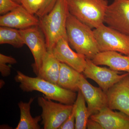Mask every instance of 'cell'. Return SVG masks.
<instances>
[{
    "mask_svg": "<svg viewBox=\"0 0 129 129\" xmlns=\"http://www.w3.org/2000/svg\"><path fill=\"white\" fill-rule=\"evenodd\" d=\"M42 108V124L44 129H59L73 111V104L57 103L44 96L37 99Z\"/></svg>",
    "mask_w": 129,
    "mask_h": 129,
    "instance_id": "cell-5",
    "label": "cell"
},
{
    "mask_svg": "<svg viewBox=\"0 0 129 129\" xmlns=\"http://www.w3.org/2000/svg\"><path fill=\"white\" fill-rule=\"evenodd\" d=\"M104 23L129 35V0H113L107 9Z\"/></svg>",
    "mask_w": 129,
    "mask_h": 129,
    "instance_id": "cell-9",
    "label": "cell"
},
{
    "mask_svg": "<svg viewBox=\"0 0 129 129\" xmlns=\"http://www.w3.org/2000/svg\"><path fill=\"white\" fill-rule=\"evenodd\" d=\"M70 13L92 29L104 24L107 0H67Z\"/></svg>",
    "mask_w": 129,
    "mask_h": 129,
    "instance_id": "cell-4",
    "label": "cell"
},
{
    "mask_svg": "<svg viewBox=\"0 0 129 129\" xmlns=\"http://www.w3.org/2000/svg\"><path fill=\"white\" fill-rule=\"evenodd\" d=\"M92 29L70 13L67 23L69 43L76 52L91 60L100 52Z\"/></svg>",
    "mask_w": 129,
    "mask_h": 129,
    "instance_id": "cell-3",
    "label": "cell"
},
{
    "mask_svg": "<svg viewBox=\"0 0 129 129\" xmlns=\"http://www.w3.org/2000/svg\"><path fill=\"white\" fill-rule=\"evenodd\" d=\"M60 63L51 51H48L36 75L40 78L57 85Z\"/></svg>",
    "mask_w": 129,
    "mask_h": 129,
    "instance_id": "cell-16",
    "label": "cell"
},
{
    "mask_svg": "<svg viewBox=\"0 0 129 129\" xmlns=\"http://www.w3.org/2000/svg\"><path fill=\"white\" fill-rule=\"evenodd\" d=\"M86 128L88 129H103L100 123L90 118L87 122Z\"/></svg>",
    "mask_w": 129,
    "mask_h": 129,
    "instance_id": "cell-26",
    "label": "cell"
},
{
    "mask_svg": "<svg viewBox=\"0 0 129 129\" xmlns=\"http://www.w3.org/2000/svg\"><path fill=\"white\" fill-rule=\"evenodd\" d=\"M19 30L25 45L29 48L34 57L35 62L32 67L36 75L48 52L45 36L39 26Z\"/></svg>",
    "mask_w": 129,
    "mask_h": 129,
    "instance_id": "cell-7",
    "label": "cell"
},
{
    "mask_svg": "<svg viewBox=\"0 0 129 129\" xmlns=\"http://www.w3.org/2000/svg\"><path fill=\"white\" fill-rule=\"evenodd\" d=\"M90 118L98 122L103 129H129V116L106 107Z\"/></svg>",
    "mask_w": 129,
    "mask_h": 129,
    "instance_id": "cell-14",
    "label": "cell"
},
{
    "mask_svg": "<svg viewBox=\"0 0 129 129\" xmlns=\"http://www.w3.org/2000/svg\"><path fill=\"white\" fill-rule=\"evenodd\" d=\"M57 0H45L44 4L36 14L39 18L48 13L52 9Z\"/></svg>",
    "mask_w": 129,
    "mask_h": 129,
    "instance_id": "cell-24",
    "label": "cell"
},
{
    "mask_svg": "<svg viewBox=\"0 0 129 129\" xmlns=\"http://www.w3.org/2000/svg\"><path fill=\"white\" fill-rule=\"evenodd\" d=\"M14 79L19 83V88L24 92L39 91L46 98L64 104H73L76 101L77 94L75 92L39 77H30L18 71Z\"/></svg>",
    "mask_w": 129,
    "mask_h": 129,
    "instance_id": "cell-2",
    "label": "cell"
},
{
    "mask_svg": "<svg viewBox=\"0 0 129 129\" xmlns=\"http://www.w3.org/2000/svg\"><path fill=\"white\" fill-rule=\"evenodd\" d=\"M51 51L60 62L67 64L79 73H83L86 65V57L73 50L68 39L62 38L59 40Z\"/></svg>",
    "mask_w": 129,
    "mask_h": 129,
    "instance_id": "cell-12",
    "label": "cell"
},
{
    "mask_svg": "<svg viewBox=\"0 0 129 129\" xmlns=\"http://www.w3.org/2000/svg\"><path fill=\"white\" fill-rule=\"evenodd\" d=\"M86 103L83 94L79 90L73 108L75 115V129L86 128L87 122L90 117Z\"/></svg>",
    "mask_w": 129,
    "mask_h": 129,
    "instance_id": "cell-19",
    "label": "cell"
},
{
    "mask_svg": "<svg viewBox=\"0 0 129 129\" xmlns=\"http://www.w3.org/2000/svg\"><path fill=\"white\" fill-rule=\"evenodd\" d=\"M34 100L30 98L28 102L21 101L18 103L20 109V118L16 129H40L39 123L42 120L41 115L32 117L30 113L31 104Z\"/></svg>",
    "mask_w": 129,
    "mask_h": 129,
    "instance_id": "cell-18",
    "label": "cell"
},
{
    "mask_svg": "<svg viewBox=\"0 0 129 129\" xmlns=\"http://www.w3.org/2000/svg\"><path fill=\"white\" fill-rule=\"evenodd\" d=\"M99 51H115L129 55V35L103 24L94 29Z\"/></svg>",
    "mask_w": 129,
    "mask_h": 129,
    "instance_id": "cell-6",
    "label": "cell"
},
{
    "mask_svg": "<svg viewBox=\"0 0 129 129\" xmlns=\"http://www.w3.org/2000/svg\"><path fill=\"white\" fill-rule=\"evenodd\" d=\"M39 18L29 13L22 5L0 17V26L18 29L39 26Z\"/></svg>",
    "mask_w": 129,
    "mask_h": 129,
    "instance_id": "cell-13",
    "label": "cell"
},
{
    "mask_svg": "<svg viewBox=\"0 0 129 129\" xmlns=\"http://www.w3.org/2000/svg\"><path fill=\"white\" fill-rule=\"evenodd\" d=\"M5 81L2 80H1V81H0V87H1V88H2L3 86L5 85Z\"/></svg>",
    "mask_w": 129,
    "mask_h": 129,
    "instance_id": "cell-28",
    "label": "cell"
},
{
    "mask_svg": "<svg viewBox=\"0 0 129 129\" xmlns=\"http://www.w3.org/2000/svg\"><path fill=\"white\" fill-rule=\"evenodd\" d=\"M17 61L14 58L0 54V72L3 77L9 76L11 73V65L16 64Z\"/></svg>",
    "mask_w": 129,
    "mask_h": 129,
    "instance_id": "cell-21",
    "label": "cell"
},
{
    "mask_svg": "<svg viewBox=\"0 0 129 129\" xmlns=\"http://www.w3.org/2000/svg\"><path fill=\"white\" fill-rule=\"evenodd\" d=\"M78 87L87 103L90 117L108 107L106 92L100 87L98 88L91 84L84 75H81Z\"/></svg>",
    "mask_w": 129,
    "mask_h": 129,
    "instance_id": "cell-10",
    "label": "cell"
},
{
    "mask_svg": "<svg viewBox=\"0 0 129 129\" xmlns=\"http://www.w3.org/2000/svg\"><path fill=\"white\" fill-rule=\"evenodd\" d=\"M115 51L100 52L91 60L98 65H105L109 68L129 73V55Z\"/></svg>",
    "mask_w": 129,
    "mask_h": 129,
    "instance_id": "cell-15",
    "label": "cell"
},
{
    "mask_svg": "<svg viewBox=\"0 0 129 129\" xmlns=\"http://www.w3.org/2000/svg\"><path fill=\"white\" fill-rule=\"evenodd\" d=\"M82 74L67 64L61 62L57 85L64 89L74 92L78 91Z\"/></svg>",
    "mask_w": 129,
    "mask_h": 129,
    "instance_id": "cell-17",
    "label": "cell"
},
{
    "mask_svg": "<svg viewBox=\"0 0 129 129\" xmlns=\"http://www.w3.org/2000/svg\"><path fill=\"white\" fill-rule=\"evenodd\" d=\"M13 1L17 3L18 4L21 5L22 3L23 2V0H13Z\"/></svg>",
    "mask_w": 129,
    "mask_h": 129,
    "instance_id": "cell-27",
    "label": "cell"
},
{
    "mask_svg": "<svg viewBox=\"0 0 129 129\" xmlns=\"http://www.w3.org/2000/svg\"><path fill=\"white\" fill-rule=\"evenodd\" d=\"M75 128V112L73 111L69 117L62 124L59 129H74Z\"/></svg>",
    "mask_w": 129,
    "mask_h": 129,
    "instance_id": "cell-25",
    "label": "cell"
},
{
    "mask_svg": "<svg viewBox=\"0 0 129 129\" xmlns=\"http://www.w3.org/2000/svg\"><path fill=\"white\" fill-rule=\"evenodd\" d=\"M45 0H23L22 5L30 14H37L44 4Z\"/></svg>",
    "mask_w": 129,
    "mask_h": 129,
    "instance_id": "cell-22",
    "label": "cell"
},
{
    "mask_svg": "<svg viewBox=\"0 0 129 129\" xmlns=\"http://www.w3.org/2000/svg\"><path fill=\"white\" fill-rule=\"evenodd\" d=\"M69 14L67 0H57L50 11L39 18V26L45 36L48 51H52L61 39H68L67 23Z\"/></svg>",
    "mask_w": 129,
    "mask_h": 129,
    "instance_id": "cell-1",
    "label": "cell"
},
{
    "mask_svg": "<svg viewBox=\"0 0 129 129\" xmlns=\"http://www.w3.org/2000/svg\"><path fill=\"white\" fill-rule=\"evenodd\" d=\"M108 107L129 116V74L106 92Z\"/></svg>",
    "mask_w": 129,
    "mask_h": 129,
    "instance_id": "cell-11",
    "label": "cell"
},
{
    "mask_svg": "<svg viewBox=\"0 0 129 129\" xmlns=\"http://www.w3.org/2000/svg\"><path fill=\"white\" fill-rule=\"evenodd\" d=\"M20 5L13 0H0V14L2 15L7 14Z\"/></svg>",
    "mask_w": 129,
    "mask_h": 129,
    "instance_id": "cell-23",
    "label": "cell"
},
{
    "mask_svg": "<svg viewBox=\"0 0 129 129\" xmlns=\"http://www.w3.org/2000/svg\"><path fill=\"white\" fill-rule=\"evenodd\" d=\"M83 73L85 77L94 81L106 92L129 74H122V72L99 67L87 58L86 65Z\"/></svg>",
    "mask_w": 129,
    "mask_h": 129,
    "instance_id": "cell-8",
    "label": "cell"
},
{
    "mask_svg": "<svg viewBox=\"0 0 129 129\" xmlns=\"http://www.w3.org/2000/svg\"><path fill=\"white\" fill-rule=\"evenodd\" d=\"M0 44H9L16 48L25 45L19 29L9 27H0Z\"/></svg>",
    "mask_w": 129,
    "mask_h": 129,
    "instance_id": "cell-20",
    "label": "cell"
}]
</instances>
